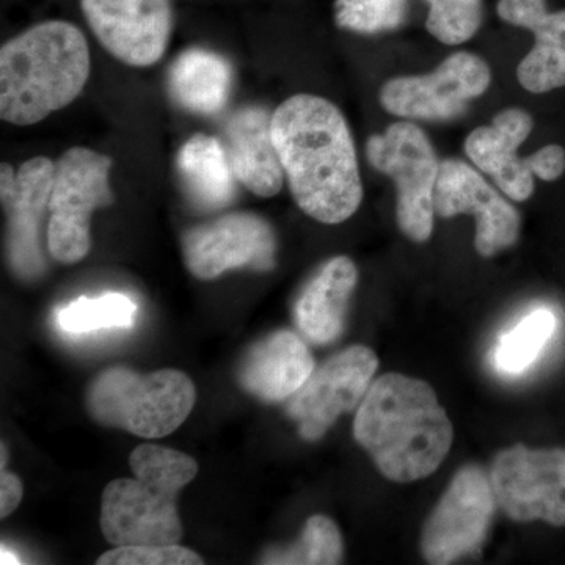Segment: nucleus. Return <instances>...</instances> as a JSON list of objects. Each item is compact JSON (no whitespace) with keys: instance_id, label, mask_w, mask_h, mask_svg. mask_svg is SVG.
<instances>
[{"instance_id":"obj_1","label":"nucleus","mask_w":565,"mask_h":565,"mask_svg":"<svg viewBox=\"0 0 565 565\" xmlns=\"http://www.w3.org/2000/svg\"><path fill=\"white\" fill-rule=\"evenodd\" d=\"M273 137L294 202L315 221L338 225L363 200L355 143L343 111L299 93L273 114Z\"/></svg>"},{"instance_id":"obj_2","label":"nucleus","mask_w":565,"mask_h":565,"mask_svg":"<svg viewBox=\"0 0 565 565\" xmlns=\"http://www.w3.org/2000/svg\"><path fill=\"white\" fill-rule=\"evenodd\" d=\"M353 437L393 482H415L438 470L455 429L433 386L408 375L379 377L360 403Z\"/></svg>"},{"instance_id":"obj_3","label":"nucleus","mask_w":565,"mask_h":565,"mask_svg":"<svg viewBox=\"0 0 565 565\" xmlns=\"http://www.w3.org/2000/svg\"><path fill=\"white\" fill-rule=\"evenodd\" d=\"M90 71V46L77 25H33L0 47V118L22 128L43 121L79 98Z\"/></svg>"},{"instance_id":"obj_4","label":"nucleus","mask_w":565,"mask_h":565,"mask_svg":"<svg viewBox=\"0 0 565 565\" xmlns=\"http://www.w3.org/2000/svg\"><path fill=\"white\" fill-rule=\"evenodd\" d=\"M129 465L136 478L115 479L104 489V537L115 546L178 544V493L199 473V465L184 452L156 445L134 449Z\"/></svg>"},{"instance_id":"obj_5","label":"nucleus","mask_w":565,"mask_h":565,"mask_svg":"<svg viewBox=\"0 0 565 565\" xmlns=\"http://www.w3.org/2000/svg\"><path fill=\"white\" fill-rule=\"evenodd\" d=\"M195 401V385L181 371L141 375L126 367L104 371L85 397L96 423L141 438L174 433L191 415Z\"/></svg>"},{"instance_id":"obj_6","label":"nucleus","mask_w":565,"mask_h":565,"mask_svg":"<svg viewBox=\"0 0 565 565\" xmlns=\"http://www.w3.org/2000/svg\"><path fill=\"white\" fill-rule=\"evenodd\" d=\"M111 159L103 152L74 147L55 162L50 200L47 250L62 264H76L92 248L93 212L114 203Z\"/></svg>"},{"instance_id":"obj_7","label":"nucleus","mask_w":565,"mask_h":565,"mask_svg":"<svg viewBox=\"0 0 565 565\" xmlns=\"http://www.w3.org/2000/svg\"><path fill=\"white\" fill-rule=\"evenodd\" d=\"M366 158L396 185V221L404 236L419 244L429 241L440 162L426 132L411 121L393 122L367 139Z\"/></svg>"},{"instance_id":"obj_8","label":"nucleus","mask_w":565,"mask_h":565,"mask_svg":"<svg viewBox=\"0 0 565 565\" xmlns=\"http://www.w3.org/2000/svg\"><path fill=\"white\" fill-rule=\"evenodd\" d=\"M533 126V117L526 110L509 107L493 118L492 125L476 128L465 139L468 159L516 203L533 195L535 178L552 182L565 172V150L561 145H546L530 158H520L519 148Z\"/></svg>"},{"instance_id":"obj_9","label":"nucleus","mask_w":565,"mask_h":565,"mask_svg":"<svg viewBox=\"0 0 565 565\" xmlns=\"http://www.w3.org/2000/svg\"><path fill=\"white\" fill-rule=\"evenodd\" d=\"M497 509L489 471L473 463L460 468L423 527L426 563L446 565L478 555Z\"/></svg>"},{"instance_id":"obj_10","label":"nucleus","mask_w":565,"mask_h":565,"mask_svg":"<svg viewBox=\"0 0 565 565\" xmlns=\"http://www.w3.org/2000/svg\"><path fill=\"white\" fill-rule=\"evenodd\" d=\"M498 509L519 523L565 526V449L515 445L494 457L489 471Z\"/></svg>"},{"instance_id":"obj_11","label":"nucleus","mask_w":565,"mask_h":565,"mask_svg":"<svg viewBox=\"0 0 565 565\" xmlns=\"http://www.w3.org/2000/svg\"><path fill=\"white\" fill-rule=\"evenodd\" d=\"M492 73L479 55L456 52L433 73L393 77L381 88L382 107L405 120L449 121L484 95Z\"/></svg>"},{"instance_id":"obj_12","label":"nucleus","mask_w":565,"mask_h":565,"mask_svg":"<svg viewBox=\"0 0 565 565\" xmlns=\"http://www.w3.org/2000/svg\"><path fill=\"white\" fill-rule=\"evenodd\" d=\"M55 162L44 156L29 159L20 169L0 166V200L7 215V259L22 280H35L46 270L41 230L50 211Z\"/></svg>"},{"instance_id":"obj_13","label":"nucleus","mask_w":565,"mask_h":565,"mask_svg":"<svg viewBox=\"0 0 565 565\" xmlns=\"http://www.w3.org/2000/svg\"><path fill=\"white\" fill-rule=\"evenodd\" d=\"M188 269L199 280H214L234 269H274L277 236L273 225L253 212H230L189 230L182 237Z\"/></svg>"},{"instance_id":"obj_14","label":"nucleus","mask_w":565,"mask_h":565,"mask_svg":"<svg viewBox=\"0 0 565 565\" xmlns=\"http://www.w3.org/2000/svg\"><path fill=\"white\" fill-rule=\"evenodd\" d=\"M88 28L111 57L134 68L156 65L173 33L172 0H79Z\"/></svg>"},{"instance_id":"obj_15","label":"nucleus","mask_w":565,"mask_h":565,"mask_svg":"<svg viewBox=\"0 0 565 565\" xmlns=\"http://www.w3.org/2000/svg\"><path fill=\"white\" fill-rule=\"evenodd\" d=\"M377 367V355L370 348L352 345L315 370L288 404L300 437L321 440L341 415L362 403Z\"/></svg>"},{"instance_id":"obj_16","label":"nucleus","mask_w":565,"mask_h":565,"mask_svg":"<svg viewBox=\"0 0 565 565\" xmlns=\"http://www.w3.org/2000/svg\"><path fill=\"white\" fill-rule=\"evenodd\" d=\"M435 214L451 218L475 215V247L484 258L514 247L520 237L522 218L478 170L459 159L440 162L434 196Z\"/></svg>"},{"instance_id":"obj_17","label":"nucleus","mask_w":565,"mask_h":565,"mask_svg":"<svg viewBox=\"0 0 565 565\" xmlns=\"http://www.w3.org/2000/svg\"><path fill=\"white\" fill-rule=\"evenodd\" d=\"M498 17L534 33L533 50L516 68L525 90L546 93L565 87V10L546 11L545 0H500Z\"/></svg>"},{"instance_id":"obj_18","label":"nucleus","mask_w":565,"mask_h":565,"mask_svg":"<svg viewBox=\"0 0 565 565\" xmlns=\"http://www.w3.org/2000/svg\"><path fill=\"white\" fill-rule=\"evenodd\" d=\"M225 148L234 177L247 191L263 199L281 191L285 170L274 143L273 114L266 107L234 111L225 122Z\"/></svg>"},{"instance_id":"obj_19","label":"nucleus","mask_w":565,"mask_h":565,"mask_svg":"<svg viewBox=\"0 0 565 565\" xmlns=\"http://www.w3.org/2000/svg\"><path fill=\"white\" fill-rule=\"evenodd\" d=\"M315 370L313 355L302 338L291 330H278L245 355L239 382L245 392L264 403H280L291 399Z\"/></svg>"},{"instance_id":"obj_20","label":"nucleus","mask_w":565,"mask_h":565,"mask_svg":"<svg viewBox=\"0 0 565 565\" xmlns=\"http://www.w3.org/2000/svg\"><path fill=\"white\" fill-rule=\"evenodd\" d=\"M356 281L359 270L348 256H334L323 263L307 281L294 305V318L310 343H334L343 334Z\"/></svg>"},{"instance_id":"obj_21","label":"nucleus","mask_w":565,"mask_h":565,"mask_svg":"<svg viewBox=\"0 0 565 565\" xmlns=\"http://www.w3.org/2000/svg\"><path fill=\"white\" fill-rule=\"evenodd\" d=\"M167 82L170 96L182 109L214 115L232 95L233 68L221 54L191 47L174 58Z\"/></svg>"},{"instance_id":"obj_22","label":"nucleus","mask_w":565,"mask_h":565,"mask_svg":"<svg viewBox=\"0 0 565 565\" xmlns=\"http://www.w3.org/2000/svg\"><path fill=\"white\" fill-rule=\"evenodd\" d=\"M178 172L189 199L202 210H223L236 196L232 162L217 137L195 134L185 141L178 154Z\"/></svg>"},{"instance_id":"obj_23","label":"nucleus","mask_w":565,"mask_h":565,"mask_svg":"<svg viewBox=\"0 0 565 565\" xmlns=\"http://www.w3.org/2000/svg\"><path fill=\"white\" fill-rule=\"evenodd\" d=\"M557 319L546 307L535 308L514 329L501 334L493 351V364L501 374L525 373L556 332Z\"/></svg>"},{"instance_id":"obj_24","label":"nucleus","mask_w":565,"mask_h":565,"mask_svg":"<svg viewBox=\"0 0 565 565\" xmlns=\"http://www.w3.org/2000/svg\"><path fill=\"white\" fill-rule=\"evenodd\" d=\"M137 305L120 292L99 297H79L57 311L61 330L70 334H88L109 329H129L136 319Z\"/></svg>"},{"instance_id":"obj_25","label":"nucleus","mask_w":565,"mask_h":565,"mask_svg":"<svg viewBox=\"0 0 565 565\" xmlns=\"http://www.w3.org/2000/svg\"><path fill=\"white\" fill-rule=\"evenodd\" d=\"M343 535L337 523L326 515H313L307 520L299 541L286 548L269 550L263 564L282 565H333L343 563Z\"/></svg>"},{"instance_id":"obj_26","label":"nucleus","mask_w":565,"mask_h":565,"mask_svg":"<svg viewBox=\"0 0 565 565\" xmlns=\"http://www.w3.org/2000/svg\"><path fill=\"white\" fill-rule=\"evenodd\" d=\"M407 0H337L334 22L344 31L374 35L401 28Z\"/></svg>"},{"instance_id":"obj_27","label":"nucleus","mask_w":565,"mask_h":565,"mask_svg":"<svg viewBox=\"0 0 565 565\" xmlns=\"http://www.w3.org/2000/svg\"><path fill=\"white\" fill-rule=\"evenodd\" d=\"M426 28L444 44L456 46L473 39L481 28L482 0H427Z\"/></svg>"},{"instance_id":"obj_28","label":"nucleus","mask_w":565,"mask_h":565,"mask_svg":"<svg viewBox=\"0 0 565 565\" xmlns=\"http://www.w3.org/2000/svg\"><path fill=\"white\" fill-rule=\"evenodd\" d=\"M98 565H200L202 556L180 544L115 546L104 553Z\"/></svg>"},{"instance_id":"obj_29","label":"nucleus","mask_w":565,"mask_h":565,"mask_svg":"<svg viewBox=\"0 0 565 565\" xmlns=\"http://www.w3.org/2000/svg\"><path fill=\"white\" fill-rule=\"evenodd\" d=\"M22 500V484L20 478L2 468L0 473V516L6 519Z\"/></svg>"},{"instance_id":"obj_30","label":"nucleus","mask_w":565,"mask_h":565,"mask_svg":"<svg viewBox=\"0 0 565 565\" xmlns=\"http://www.w3.org/2000/svg\"><path fill=\"white\" fill-rule=\"evenodd\" d=\"M0 563L3 565L6 564H21L20 557L17 555H13V553L10 552L9 548H6V546H2V550H0Z\"/></svg>"}]
</instances>
